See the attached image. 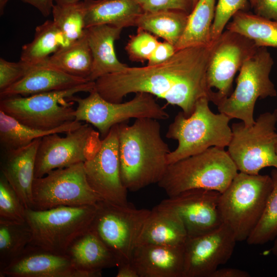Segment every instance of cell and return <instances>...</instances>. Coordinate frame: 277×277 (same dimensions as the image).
Segmentation results:
<instances>
[{
    "mask_svg": "<svg viewBox=\"0 0 277 277\" xmlns=\"http://www.w3.org/2000/svg\"><path fill=\"white\" fill-rule=\"evenodd\" d=\"M212 44L178 50L159 64L106 74L94 81V89L113 103L122 102L129 93H147L180 107L188 117L200 98L210 101L206 72Z\"/></svg>",
    "mask_w": 277,
    "mask_h": 277,
    "instance_id": "obj_1",
    "label": "cell"
},
{
    "mask_svg": "<svg viewBox=\"0 0 277 277\" xmlns=\"http://www.w3.org/2000/svg\"><path fill=\"white\" fill-rule=\"evenodd\" d=\"M121 175L128 190L136 191L157 184L164 175L171 151L162 138L158 120H135L118 125Z\"/></svg>",
    "mask_w": 277,
    "mask_h": 277,
    "instance_id": "obj_2",
    "label": "cell"
},
{
    "mask_svg": "<svg viewBox=\"0 0 277 277\" xmlns=\"http://www.w3.org/2000/svg\"><path fill=\"white\" fill-rule=\"evenodd\" d=\"M238 172L224 148L212 147L168 165L157 185L168 197L195 189L222 193Z\"/></svg>",
    "mask_w": 277,
    "mask_h": 277,
    "instance_id": "obj_3",
    "label": "cell"
},
{
    "mask_svg": "<svg viewBox=\"0 0 277 277\" xmlns=\"http://www.w3.org/2000/svg\"><path fill=\"white\" fill-rule=\"evenodd\" d=\"M209 102L207 97L200 98L191 115L186 117L180 111L169 125L166 137L176 140L178 145L168 154V165L212 147H228L232 135L229 125L231 119L223 113L212 112Z\"/></svg>",
    "mask_w": 277,
    "mask_h": 277,
    "instance_id": "obj_4",
    "label": "cell"
},
{
    "mask_svg": "<svg viewBox=\"0 0 277 277\" xmlns=\"http://www.w3.org/2000/svg\"><path fill=\"white\" fill-rule=\"evenodd\" d=\"M272 187L270 175L238 172L221 193L219 207L223 223L237 242L246 241L255 227Z\"/></svg>",
    "mask_w": 277,
    "mask_h": 277,
    "instance_id": "obj_5",
    "label": "cell"
},
{
    "mask_svg": "<svg viewBox=\"0 0 277 277\" xmlns=\"http://www.w3.org/2000/svg\"><path fill=\"white\" fill-rule=\"evenodd\" d=\"M97 204L60 206L46 210L26 209V222L32 234L30 244L65 254L72 242L89 229Z\"/></svg>",
    "mask_w": 277,
    "mask_h": 277,
    "instance_id": "obj_6",
    "label": "cell"
},
{
    "mask_svg": "<svg viewBox=\"0 0 277 277\" xmlns=\"http://www.w3.org/2000/svg\"><path fill=\"white\" fill-rule=\"evenodd\" d=\"M94 82L59 91L1 99L0 110L34 129L50 130L75 120L74 102L68 99L81 92H90Z\"/></svg>",
    "mask_w": 277,
    "mask_h": 277,
    "instance_id": "obj_7",
    "label": "cell"
},
{
    "mask_svg": "<svg viewBox=\"0 0 277 277\" xmlns=\"http://www.w3.org/2000/svg\"><path fill=\"white\" fill-rule=\"evenodd\" d=\"M277 117L269 112L261 114L251 126L233 123L227 152L238 171L258 174L266 167L277 169Z\"/></svg>",
    "mask_w": 277,
    "mask_h": 277,
    "instance_id": "obj_8",
    "label": "cell"
},
{
    "mask_svg": "<svg viewBox=\"0 0 277 277\" xmlns=\"http://www.w3.org/2000/svg\"><path fill=\"white\" fill-rule=\"evenodd\" d=\"M69 100L77 103L75 120L93 126L103 138L114 126L131 118L162 120L169 118L168 113L156 103L153 95L145 92L135 93L132 100L126 102L113 103L102 97L94 88L86 97L74 95Z\"/></svg>",
    "mask_w": 277,
    "mask_h": 277,
    "instance_id": "obj_9",
    "label": "cell"
},
{
    "mask_svg": "<svg viewBox=\"0 0 277 277\" xmlns=\"http://www.w3.org/2000/svg\"><path fill=\"white\" fill-rule=\"evenodd\" d=\"M273 65L266 47H259L241 68L234 90L217 106L219 111L231 119L241 120L246 125H252L256 100L277 95L269 78Z\"/></svg>",
    "mask_w": 277,
    "mask_h": 277,
    "instance_id": "obj_10",
    "label": "cell"
},
{
    "mask_svg": "<svg viewBox=\"0 0 277 277\" xmlns=\"http://www.w3.org/2000/svg\"><path fill=\"white\" fill-rule=\"evenodd\" d=\"M150 210L128 204L118 206L101 200L89 229L115 258L118 266L130 262L132 253Z\"/></svg>",
    "mask_w": 277,
    "mask_h": 277,
    "instance_id": "obj_11",
    "label": "cell"
},
{
    "mask_svg": "<svg viewBox=\"0 0 277 277\" xmlns=\"http://www.w3.org/2000/svg\"><path fill=\"white\" fill-rule=\"evenodd\" d=\"M33 207L46 210L60 206L96 205L102 200L89 185L84 163L58 168L34 178Z\"/></svg>",
    "mask_w": 277,
    "mask_h": 277,
    "instance_id": "obj_12",
    "label": "cell"
},
{
    "mask_svg": "<svg viewBox=\"0 0 277 277\" xmlns=\"http://www.w3.org/2000/svg\"><path fill=\"white\" fill-rule=\"evenodd\" d=\"M258 48L251 39L227 29L213 42L206 72L210 102L217 106L232 93L236 73Z\"/></svg>",
    "mask_w": 277,
    "mask_h": 277,
    "instance_id": "obj_13",
    "label": "cell"
},
{
    "mask_svg": "<svg viewBox=\"0 0 277 277\" xmlns=\"http://www.w3.org/2000/svg\"><path fill=\"white\" fill-rule=\"evenodd\" d=\"M54 133L41 138L35 159L34 178L41 177L52 170L84 163L99 149L102 139L98 131L89 124L61 136Z\"/></svg>",
    "mask_w": 277,
    "mask_h": 277,
    "instance_id": "obj_14",
    "label": "cell"
},
{
    "mask_svg": "<svg viewBox=\"0 0 277 277\" xmlns=\"http://www.w3.org/2000/svg\"><path fill=\"white\" fill-rule=\"evenodd\" d=\"M118 125L114 126L102 139L99 149L84 162V167L89 185L103 201L126 206L129 204L128 190L121 175Z\"/></svg>",
    "mask_w": 277,
    "mask_h": 277,
    "instance_id": "obj_15",
    "label": "cell"
},
{
    "mask_svg": "<svg viewBox=\"0 0 277 277\" xmlns=\"http://www.w3.org/2000/svg\"><path fill=\"white\" fill-rule=\"evenodd\" d=\"M236 242L224 224L209 233L187 238L184 246L182 277H211L220 265L230 260Z\"/></svg>",
    "mask_w": 277,
    "mask_h": 277,
    "instance_id": "obj_16",
    "label": "cell"
},
{
    "mask_svg": "<svg viewBox=\"0 0 277 277\" xmlns=\"http://www.w3.org/2000/svg\"><path fill=\"white\" fill-rule=\"evenodd\" d=\"M221 193L211 190H189L163 200L159 205L174 211L181 218L188 238L202 235L223 223L219 210Z\"/></svg>",
    "mask_w": 277,
    "mask_h": 277,
    "instance_id": "obj_17",
    "label": "cell"
},
{
    "mask_svg": "<svg viewBox=\"0 0 277 277\" xmlns=\"http://www.w3.org/2000/svg\"><path fill=\"white\" fill-rule=\"evenodd\" d=\"M77 271L66 254L46 250L31 244L0 270L1 277H76Z\"/></svg>",
    "mask_w": 277,
    "mask_h": 277,
    "instance_id": "obj_18",
    "label": "cell"
},
{
    "mask_svg": "<svg viewBox=\"0 0 277 277\" xmlns=\"http://www.w3.org/2000/svg\"><path fill=\"white\" fill-rule=\"evenodd\" d=\"M184 246L137 245L131 262L139 277H182Z\"/></svg>",
    "mask_w": 277,
    "mask_h": 277,
    "instance_id": "obj_19",
    "label": "cell"
},
{
    "mask_svg": "<svg viewBox=\"0 0 277 277\" xmlns=\"http://www.w3.org/2000/svg\"><path fill=\"white\" fill-rule=\"evenodd\" d=\"M41 139H36L26 146L5 151L1 163V174L16 192L26 209L33 207L32 185Z\"/></svg>",
    "mask_w": 277,
    "mask_h": 277,
    "instance_id": "obj_20",
    "label": "cell"
},
{
    "mask_svg": "<svg viewBox=\"0 0 277 277\" xmlns=\"http://www.w3.org/2000/svg\"><path fill=\"white\" fill-rule=\"evenodd\" d=\"M65 254L77 270L78 277H100L103 269L118 266L112 253L90 229L72 242Z\"/></svg>",
    "mask_w": 277,
    "mask_h": 277,
    "instance_id": "obj_21",
    "label": "cell"
},
{
    "mask_svg": "<svg viewBox=\"0 0 277 277\" xmlns=\"http://www.w3.org/2000/svg\"><path fill=\"white\" fill-rule=\"evenodd\" d=\"M88 80L59 70L39 65L22 79L0 92L1 99L26 96L38 93L68 89L87 83Z\"/></svg>",
    "mask_w": 277,
    "mask_h": 277,
    "instance_id": "obj_22",
    "label": "cell"
},
{
    "mask_svg": "<svg viewBox=\"0 0 277 277\" xmlns=\"http://www.w3.org/2000/svg\"><path fill=\"white\" fill-rule=\"evenodd\" d=\"M122 30L107 25L85 29L93 58L90 81L94 82L104 75L121 71L128 67L118 60L114 49V43L119 39Z\"/></svg>",
    "mask_w": 277,
    "mask_h": 277,
    "instance_id": "obj_23",
    "label": "cell"
},
{
    "mask_svg": "<svg viewBox=\"0 0 277 277\" xmlns=\"http://www.w3.org/2000/svg\"><path fill=\"white\" fill-rule=\"evenodd\" d=\"M187 238L185 226L178 214L173 210L159 204L150 210L136 245L182 246Z\"/></svg>",
    "mask_w": 277,
    "mask_h": 277,
    "instance_id": "obj_24",
    "label": "cell"
},
{
    "mask_svg": "<svg viewBox=\"0 0 277 277\" xmlns=\"http://www.w3.org/2000/svg\"><path fill=\"white\" fill-rule=\"evenodd\" d=\"M86 28L101 25L123 29L136 26L144 12L133 0H84Z\"/></svg>",
    "mask_w": 277,
    "mask_h": 277,
    "instance_id": "obj_25",
    "label": "cell"
},
{
    "mask_svg": "<svg viewBox=\"0 0 277 277\" xmlns=\"http://www.w3.org/2000/svg\"><path fill=\"white\" fill-rule=\"evenodd\" d=\"M38 65L56 69L90 81L93 58L85 30L80 38L67 47L60 48Z\"/></svg>",
    "mask_w": 277,
    "mask_h": 277,
    "instance_id": "obj_26",
    "label": "cell"
},
{
    "mask_svg": "<svg viewBox=\"0 0 277 277\" xmlns=\"http://www.w3.org/2000/svg\"><path fill=\"white\" fill-rule=\"evenodd\" d=\"M82 124L74 120L57 128L45 131L25 125L0 110V143L5 151L14 149L52 133H65L78 128Z\"/></svg>",
    "mask_w": 277,
    "mask_h": 277,
    "instance_id": "obj_27",
    "label": "cell"
},
{
    "mask_svg": "<svg viewBox=\"0 0 277 277\" xmlns=\"http://www.w3.org/2000/svg\"><path fill=\"white\" fill-rule=\"evenodd\" d=\"M189 14L178 10L144 12L136 27L143 29L175 47L186 29Z\"/></svg>",
    "mask_w": 277,
    "mask_h": 277,
    "instance_id": "obj_28",
    "label": "cell"
},
{
    "mask_svg": "<svg viewBox=\"0 0 277 277\" xmlns=\"http://www.w3.org/2000/svg\"><path fill=\"white\" fill-rule=\"evenodd\" d=\"M226 29L252 41L258 47H277V22L244 10L237 12Z\"/></svg>",
    "mask_w": 277,
    "mask_h": 277,
    "instance_id": "obj_29",
    "label": "cell"
},
{
    "mask_svg": "<svg viewBox=\"0 0 277 277\" xmlns=\"http://www.w3.org/2000/svg\"><path fill=\"white\" fill-rule=\"evenodd\" d=\"M216 0H198L189 15L187 26L175 46L176 50L198 45H209Z\"/></svg>",
    "mask_w": 277,
    "mask_h": 277,
    "instance_id": "obj_30",
    "label": "cell"
},
{
    "mask_svg": "<svg viewBox=\"0 0 277 277\" xmlns=\"http://www.w3.org/2000/svg\"><path fill=\"white\" fill-rule=\"evenodd\" d=\"M64 46L61 31L53 20L46 21L36 27L33 40L22 47L21 61L31 65H39Z\"/></svg>",
    "mask_w": 277,
    "mask_h": 277,
    "instance_id": "obj_31",
    "label": "cell"
},
{
    "mask_svg": "<svg viewBox=\"0 0 277 277\" xmlns=\"http://www.w3.org/2000/svg\"><path fill=\"white\" fill-rule=\"evenodd\" d=\"M31 241L26 222L0 221V270L18 256Z\"/></svg>",
    "mask_w": 277,
    "mask_h": 277,
    "instance_id": "obj_32",
    "label": "cell"
},
{
    "mask_svg": "<svg viewBox=\"0 0 277 277\" xmlns=\"http://www.w3.org/2000/svg\"><path fill=\"white\" fill-rule=\"evenodd\" d=\"M51 12L53 22L63 34L64 47L70 45L84 35L86 27L83 1L67 5L54 4Z\"/></svg>",
    "mask_w": 277,
    "mask_h": 277,
    "instance_id": "obj_33",
    "label": "cell"
},
{
    "mask_svg": "<svg viewBox=\"0 0 277 277\" xmlns=\"http://www.w3.org/2000/svg\"><path fill=\"white\" fill-rule=\"evenodd\" d=\"M273 187L262 216L246 242L249 245H262L277 239V169L272 170Z\"/></svg>",
    "mask_w": 277,
    "mask_h": 277,
    "instance_id": "obj_34",
    "label": "cell"
},
{
    "mask_svg": "<svg viewBox=\"0 0 277 277\" xmlns=\"http://www.w3.org/2000/svg\"><path fill=\"white\" fill-rule=\"evenodd\" d=\"M26 208L4 176L0 177V221L26 222Z\"/></svg>",
    "mask_w": 277,
    "mask_h": 277,
    "instance_id": "obj_35",
    "label": "cell"
},
{
    "mask_svg": "<svg viewBox=\"0 0 277 277\" xmlns=\"http://www.w3.org/2000/svg\"><path fill=\"white\" fill-rule=\"evenodd\" d=\"M159 42L156 36L137 28L136 33L129 36L125 50L130 61L144 63L148 61Z\"/></svg>",
    "mask_w": 277,
    "mask_h": 277,
    "instance_id": "obj_36",
    "label": "cell"
},
{
    "mask_svg": "<svg viewBox=\"0 0 277 277\" xmlns=\"http://www.w3.org/2000/svg\"><path fill=\"white\" fill-rule=\"evenodd\" d=\"M254 0H217L210 37L213 42L221 35L229 20L237 12L243 9Z\"/></svg>",
    "mask_w": 277,
    "mask_h": 277,
    "instance_id": "obj_37",
    "label": "cell"
},
{
    "mask_svg": "<svg viewBox=\"0 0 277 277\" xmlns=\"http://www.w3.org/2000/svg\"><path fill=\"white\" fill-rule=\"evenodd\" d=\"M36 66L21 60L12 62L1 58L0 92L18 82Z\"/></svg>",
    "mask_w": 277,
    "mask_h": 277,
    "instance_id": "obj_38",
    "label": "cell"
},
{
    "mask_svg": "<svg viewBox=\"0 0 277 277\" xmlns=\"http://www.w3.org/2000/svg\"><path fill=\"white\" fill-rule=\"evenodd\" d=\"M194 7V0H147L142 6L144 12L178 10L188 14Z\"/></svg>",
    "mask_w": 277,
    "mask_h": 277,
    "instance_id": "obj_39",
    "label": "cell"
},
{
    "mask_svg": "<svg viewBox=\"0 0 277 277\" xmlns=\"http://www.w3.org/2000/svg\"><path fill=\"white\" fill-rule=\"evenodd\" d=\"M176 51L175 46L165 41L159 42L148 61V66L163 63L170 58Z\"/></svg>",
    "mask_w": 277,
    "mask_h": 277,
    "instance_id": "obj_40",
    "label": "cell"
},
{
    "mask_svg": "<svg viewBox=\"0 0 277 277\" xmlns=\"http://www.w3.org/2000/svg\"><path fill=\"white\" fill-rule=\"evenodd\" d=\"M251 7L255 14L277 22V0H254Z\"/></svg>",
    "mask_w": 277,
    "mask_h": 277,
    "instance_id": "obj_41",
    "label": "cell"
},
{
    "mask_svg": "<svg viewBox=\"0 0 277 277\" xmlns=\"http://www.w3.org/2000/svg\"><path fill=\"white\" fill-rule=\"evenodd\" d=\"M10 0H0L1 14L3 13L4 9ZM36 8L44 16H48L52 11L54 5L53 0H21Z\"/></svg>",
    "mask_w": 277,
    "mask_h": 277,
    "instance_id": "obj_42",
    "label": "cell"
},
{
    "mask_svg": "<svg viewBox=\"0 0 277 277\" xmlns=\"http://www.w3.org/2000/svg\"><path fill=\"white\" fill-rule=\"evenodd\" d=\"M250 274L246 271L233 268L217 269L211 277H250Z\"/></svg>",
    "mask_w": 277,
    "mask_h": 277,
    "instance_id": "obj_43",
    "label": "cell"
},
{
    "mask_svg": "<svg viewBox=\"0 0 277 277\" xmlns=\"http://www.w3.org/2000/svg\"><path fill=\"white\" fill-rule=\"evenodd\" d=\"M117 267L116 277H139L136 270L131 262L122 264Z\"/></svg>",
    "mask_w": 277,
    "mask_h": 277,
    "instance_id": "obj_44",
    "label": "cell"
},
{
    "mask_svg": "<svg viewBox=\"0 0 277 277\" xmlns=\"http://www.w3.org/2000/svg\"><path fill=\"white\" fill-rule=\"evenodd\" d=\"M56 4L60 5H67L77 3L80 2V0H53Z\"/></svg>",
    "mask_w": 277,
    "mask_h": 277,
    "instance_id": "obj_45",
    "label": "cell"
},
{
    "mask_svg": "<svg viewBox=\"0 0 277 277\" xmlns=\"http://www.w3.org/2000/svg\"><path fill=\"white\" fill-rule=\"evenodd\" d=\"M271 251L273 254L277 256V239L274 240V243L271 249Z\"/></svg>",
    "mask_w": 277,
    "mask_h": 277,
    "instance_id": "obj_46",
    "label": "cell"
},
{
    "mask_svg": "<svg viewBox=\"0 0 277 277\" xmlns=\"http://www.w3.org/2000/svg\"><path fill=\"white\" fill-rule=\"evenodd\" d=\"M135 3H137L141 6L146 2L147 0H133Z\"/></svg>",
    "mask_w": 277,
    "mask_h": 277,
    "instance_id": "obj_47",
    "label": "cell"
},
{
    "mask_svg": "<svg viewBox=\"0 0 277 277\" xmlns=\"http://www.w3.org/2000/svg\"><path fill=\"white\" fill-rule=\"evenodd\" d=\"M273 113L275 115V116L277 117V109L274 110V111H273Z\"/></svg>",
    "mask_w": 277,
    "mask_h": 277,
    "instance_id": "obj_48",
    "label": "cell"
},
{
    "mask_svg": "<svg viewBox=\"0 0 277 277\" xmlns=\"http://www.w3.org/2000/svg\"><path fill=\"white\" fill-rule=\"evenodd\" d=\"M197 1L198 0H194V6H195V4H196Z\"/></svg>",
    "mask_w": 277,
    "mask_h": 277,
    "instance_id": "obj_49",
    "label": "cell"
},
{
    "mask_svg": "<svg viewBox=\"0 0 277 277\" xmlns=\"http://www.w3.org/2000/svg\"><path fill=\"white\" fill-rule=\"evenodd\" d=\"M275 152H276V156H277V144H276V145Z\"/></svg>",
    "mask_w": 277,
    "mask_h": 277,
    "instance_id": "obj_50",
    "label": "cell"
}]
</instances>
